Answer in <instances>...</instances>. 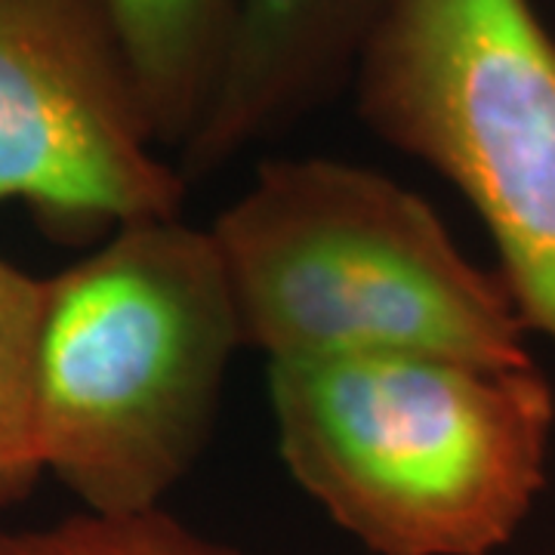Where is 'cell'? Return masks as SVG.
<instances>
[{
  "label": "cell",
  "instance_id": "3",
  "mask_svg": "<svg viewBox=\"0 0 555 555\" xmlns=\"http://www.w3.org/2000/svg\"><path fill=\"white\" fill-rule=\"evenodd\" d=\"M244 349L269 361L436 352L525 364V321L429 201L337 158L262 160L210 225Z\"/></svg>",
  "mask_w": 555,
  "mask_h": 555
},
{
  "label": "cell",
  "instance_id": "6",
  "mask_svg": "<svg viewBox=\"0 0 555 555\" xmlns=\"http://www.w3.org/2000/svg\"><path fill=\"white\" fill-rule=\"evenodd\" d=\"M389 0H241L214 96L179 173L210 177L241 152L284 133L352 80Z\"/></svg>",
  "mask_w": 555,
  "mask_h": 555
},
{
  "label": "cell",
  "instance_id": "7",
  "mask_svg": "<svg viewBox=\"0 0 555 555\" xmlns=\"http://www.w3.org/2000/svg\"><path fill=\"white\" fill-rule=\"evenodd\" d=\"M164 149H182L214 96L241 0H102Z\"/></svg>",
  "mask_w": 555,
  "mask_h": 555
},
{
  "label": "cell",
  "instance_id": "2",
  "mask_svg": "<svg viewBox=\"0 0 555 555\" xmlns=\"http://www.w3.org/2000/svg\"><path fill=\"white\" fill-rule=\"evenodd\" d=\"M244 349L210 229L124 222L47 278L38 408L47 473L93 513L160 506L214 433Z\"/></svg>",
  "mask_w": 555,
  "mask_h": 555
},
{
  "label": "cell",
  "instance_id": "4",
  "mask_svg": "<svg viewBox=\"0 0 555 555\" xmlns=\"http://www.w3.org/2000/svg\"><path fill=\"white\" fill-rule=\"evenodd\" d=\"M352 80L361 120L476 210L525 327L555 343V35L534 0H389Z\"/></svg>",
  "mask_w": 555,
  "mask_h": 555
},
{
  "label": "cell",
  "instance_id": "9",
  "mask_svg": "<svg viewBox=\"0 0 555 555\" xmlns=\"http://www.w3.org/2000/svg\"><path fill=\"white\" fill-rule=\"evenodd\" d=\"M0 555H244L207 540L160 506L137 513L83 509L28 531H0Z\"/></svg>",
  "mask_w": 555,
  "mask_h": 555
},
{
  "label": "cell",
  "instance_id": "5",
  "mask_svg": "<svg viewBox=\"0 0 555 555\" xmlns=\"http://www.w3.org/2000/svg\"><path fill=\"white\" fill-rule=\"evenodd\" d=\"M137 72L102 0H0V201L62 241L177 217Z\"/></svg>",
  "mask_w": 555,
  "mask_h": 555
},
{
  "label": "cell",
  "instance_id": "1",
  "mask_svg": "<svg viewBox=\"0 0 555 555\" xmlns=\"http://www.w3.org/2000/svg\"><path fill=\"white\" fill-rule=\"evenodd\" d=\"M269 401L287 473L374 555H491L546 481L555 398L534 361H269Z\"/></svg>",
  "mask_w": 555,
  "mask_h": 555
},
{
  "label": "cell",
  "instance_id": "8",
  "mask_svg": "<svg viewBox=\"0 0 555 555\" xmlns=\"http://www.w3.org/2000/svg\"><path fill=\"white\" fill-rule=\"evenodd\" d=\"M43 306L47 278L0 257V506L20 503L47 473L38 408Z\"/></svg>",
  "mask_w": 555,
  "mask_h": 555
}]
</instances>
